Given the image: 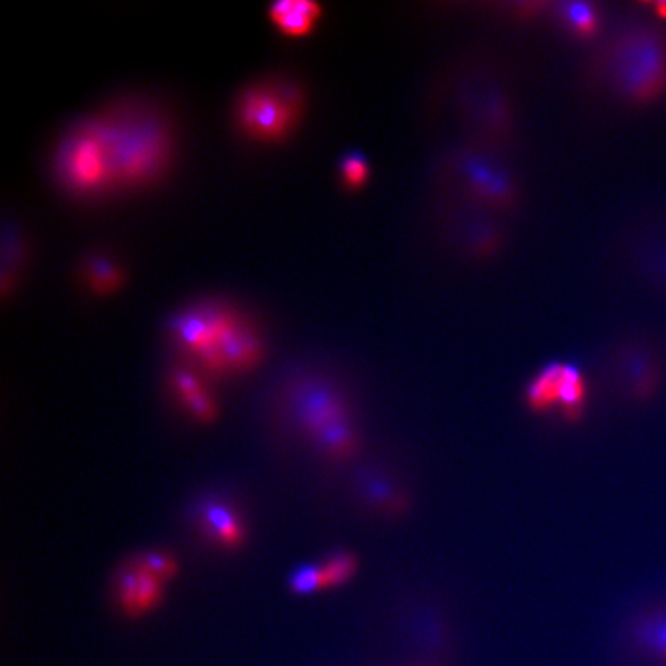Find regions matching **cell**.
Listing matches in <instances>:
<instances>
[{"mask_svg": "<svg viewBox=\"0 0 666 666\" xmlns=\"http://www.w3.org/2000/svg\"><path fill=\"white\" fill-rule=\"evenodd\" d=\"M358 491L369 511L383 518H397L409 508L404 481L387 466H370L357 478Z\"/></svg>", "mask_w": 666, "mask_h": 666, "instance_id": "obj_8", "label": "cell"}, {"mask_svg": "<svg viewBox=\"0 0 666 666\" xmlns=\"http://www.w3.org/2000/svg\"><path fill=\"white\" fill-rule=\"evenodd\" d=\"M367 172L369 169H367L366 161L358 153L347 155L341 162V176H343L344 184L349 187H358L363 184L366 181Z\"/></svg>", "mask_w": 666, "mask_h": 666, "instance_id": "obj_18", "label": "cell"}, {"mask_svg": "<svg viewBox=\"0 0 666 666\" xmlns=\"http://www.w3.org/2000/svg\"><path fill=\"white\" fill-rule=\"evenodd\" d=\"M566 19L580 33H589L596 25V14L586 4L566 5Z\"/></svg>", "mask_w": 666, "mask_h": 666, "instance_id": "obj_19", "label": "cell"}, {"mask_svg": "<svg viewBox=\"0 0 666 666\" xmlns=\"http://www.w3.org/2000/svg\"><path fill=\"white\" fill-rule=\"evenodd\" d=\"M135 565L150 572L152 576L164 583L175 579L179 572L178 562L173 559L172 555L159 551L145 552L135 560Z\"/></svg>", "mask_w": 666, "mask_h": 666, "instance_id": "obj_17", "label": "cell"}, {"mask_svg": "<svg viewBox=\"0 0 666 666\" xmlns=\"http://www.w3.org/2000/svg\"><path fill=\"white\" fill-rule=\"evenodd\" d=\"M611 78L628 98H654L666 84L665 41L650 30L622 37L611 56Z\"/></svg>", "mask_w": 666, "mask_h": 666, "instance_id": "obj_4", "label": "cell"}, {"mask_svg": "<svg viewBox=\"0 0 666 666\" xmlns=\"http://www.w3.org/2000/svg\"><path fill=\"white\" fill-rule=\"evenodd\" d=\"M172 384L179 400L195 420L210 424L218 418V404L192 370L182 367L173 370Z\"/></svg>", "mask_w": 666, "mask_h": 666, "instance_id": "obj_10", "label": "cell"}, {"mask_svg": "<svg viewBox=\"0 0 666 666\" xmlns=\"http://www.w3.org/2000/svg\"><path fill=\"white\" fill-rule=\"evenodd\" d=\"M296 423L326 457L344 461L360 448L346 395L326 380L304 381L293 395Z\"/></svg>", "mask_w": 666, "mask_h": 666, "instance_id": "obj_2", "label": "cell"}, {"mask_svg": "<svg viewBox=\"0 0 666 666\" xmlns=\"http://www.w3.org/2000/svg\"><path fill=\"white\" fill-rule=\"evenodd\" d=\"M523 400L535 414H557L569 423L579 421L586 409L588 383L579 367L548 364L526 384Z\"/></svg>", "mask_w": 666, "mask_h": 666, "instance_id": "obj_5", "label": "cell"}, {"mask_svg": "<svg viewBox=\"0 0 666 666\" xmlns=\"http://www.w3.org/2000/svg\"><path fill=\"white\" fill-rule=\"evenodd\" d=\"M233 310L222 304L207 303L189 307L176 313L170 320V332L176 343L196 357L202 350L210 349L219 333L233 317Z\"/></svg>", "mask_w": 666, "mask_h": 666, "instance_id": "obj_7", "label": "cell"}, {"mask_svg": "<svg viewBox=\"0 0 666 666\" xmlns=\"http://www.w3.org/2000/svg\"><path fill=\"white\" fill-rule=\"evenodd\" d=\"M201 522L207 534L224 548L235 549L243 545L244 528L230 506L207 502L201 508Z\"/></svg>", "mask_w": 666, "mask_h": 666, "instance_id": "obj_13", "label": "cell"}, {"mask_svg": "<svg viewBox=\"0 0 666 666\" xmlns=\"http://www.w3.org/2000/svg\"><path fill=\"white\" fill-rule=\"evenodd\" d=\"M321 568H323L327 589L338 588L354 579L358 571V560L350 552L337 551L321 563Z\"/></svg>", "mask_w": 666, "mask_h": 666, "instance_id": "obj_15", "label": "cell"}, {"mask_svg": "<svg viewBox=\"0 0 666 666\" xmlns=\"http://www.w3.org/2000/svg\"><path fill=\"white\" fill-rule=\"evenodd\" d=\"M289 588L296 596H309L327 589L323 568L320 565H303L290 574Z\"/></svg>", "mask_w": 666, "mask_h": 666, "instance_id": "obj_16", "label": "cell"}, {"mask_svg": "<svg viewBox=\"0 0 666 666\" xmlns=\"http://www.w3.org/2000/svg\"><path fill=\"white\" fill-rule=\"evenodd\" d=\"M164 582L150 572L133 565L119 572L116 579V597L125 616L142 617L159 605L162 599Z\"/></svg>", "mask_w": 666, "mask_h": 666, "instance_id": "obj_9", "label": "cell"}, {"mask_svg": "<svg viewBox=\"0 0 666 666\" xmlns=\"http://www.w3.org/2000/svg\"><path fill=\"white\" fill-rule=\"evenodd\" d=\"M88 287L98 295H107L122 283V272L116 264L102 255L90 256L85 264Z\"/></svg>", "mask_w": 666, "mask_h": 666, "instance_id": "obj_14", "label": "cell"}, {"mask_svg": "<svg viewBox=\"0 0 666 666\" xmlns=\"http://www.w3.org/2000/svg\"><path fill=\"white\" fill-rule=\"evenodd\" d=\"M321 7L310 0H278L269 7L273 24L287 36H304L313 28Z\"/></svg>", "mask_w": 666, "mask_h": 666, "instance_id": "obj_12", "label": "cell"}, {"mask_svg": "<svg viewBox=\"0 0 666 666\" xmlns=\"http://www.w3.org/2000/svg\"><path fill=\"white\" fill-rule=\"evenodd\" d=\"M170 153L169 127L156 113L119 108L74 125L56 147L53 170L70 192L96 195L152 182Z\"/></svg>", "mask_w": 666, "mask_h": 666, "instance_id": "obj_1", "label": "cell"}, {"mask_svg": "<svg viewBox=\"0 0 666 666\" xmlns=\"http://www.w3.org/2000/svg\"><path fill=\"white\" fill-rule=\"evenodd\" d=\"M263 355V341L258 332L233 313L229 323L219 333L216 343L210 349L202 350L195 358L209 374L224 375L255 369L259 361L263 360Z\"/></svg>", "mask_w": 666, "mask_h": 666, "instance_id": "obj_6", "label": "cell"}, {"mask_svg": "<svg viewBox=\"0 0 666 666\" xmlns=\"http://www.w3.org/2000/svg\"><path fill=\"white\" fill-rule=\"evenodd\" d=\"M629 637L637 651L666 663V609L640 614L629 629Z\"/></svg>", "mask_w": 666, "mask_h": 666, "instance_id": "obj_11", "label": "cell"}, {"mask_svg": "<svg viewBox=\"0 0 666 666\" xmlns=\"http://www.w3.org/2000/svg\"><path fill=\"white\" fill-rule=\"evenodd\" d=\"M301 91L292 82L267 79L250 84L235 104L238 127L250 138L275 141L292 130L301 113Z\"/></svg>", "mask_w": 666, "mask_h": 666, "instance_id": "obj_3", "label": "cell"}]
</instances>
